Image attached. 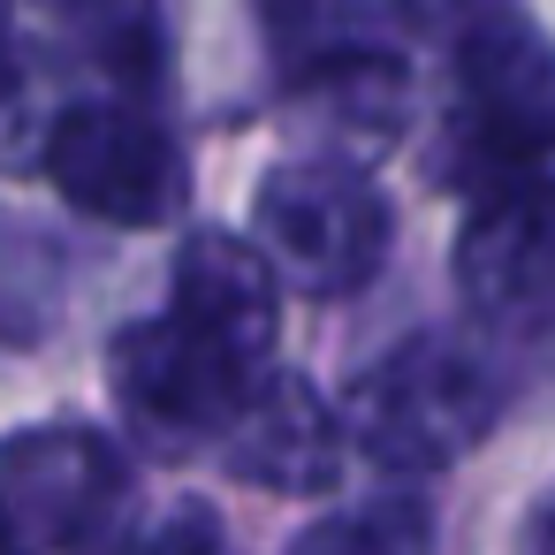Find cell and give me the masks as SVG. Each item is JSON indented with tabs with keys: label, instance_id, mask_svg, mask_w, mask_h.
<instances>
[{
	"label": "cell",
	"instance_id": "7c38bea8",
	"mask_svg": "<svg viewBox=\"0 0 555 555\" xmlns=\"http://www.w3.org/2000/svg\"><path fill=\"white\" fill-rule=\"evenodd\" d=\"M532 555H555V487H547V502L532 509Z\"/></svg>",
	"mask_w": 555,
	"mask_h": 555
},
{
	"label": "cell",
	"instance_id": "52a82bcc",
	"mask_svg": "<svg viewBox=\"0 0 555 555\" xmlns=\"http://www.w3.org/2000/svg\"><path fill=\"white\" fill-rule=\"evenodd\" d=\"M456 289L487 320H532L555 305V176H494L479 183L456 229Z\"/></svg>",
	"mask_w": 555,
	"mask_h": 555
},
{
	"label": "cell",
	"instance_id": "277c9868",
	"mask_svg": "<svg viewBox=\"0 0 555 555\" xmlns=\"http://www.w3.org/2000/svg\"><path fill=\"white\" fill-rule=\"evenodd\" d=\"M456 168L532 176L555 160V39L525 9L456 16Z\"/></svg>",
	"mask_w": 555,
	"mask_h": 555
},
{
	"label": "cell",
	"instance_id": "8fae6325",
	"mask_svg": "<svg viewBox=\"0 0 555 555\" xmlns=\"http://www.w3.org/2000/svg\"><path fill=\"white\" fill-rule=\"evenodd\" d=\"M130 555H229V532H221V517L206 502H176Z\"/></svg>",
	"mask_w": 555,
	"mask_h": 555
},
{
	"label": "cell",
	"instance_id": "ba28073f",
	"mask_svg": "<svg viewBox=\"0 0 555 555\" xmlns=\"http://www.w3.org/2000/svg\"><path fill=\"white\" fill-rule=\"evenodd\" d=\"M221 472L244 479V487H267V494H327L335 472H343V426L327 411V396L274 365L267 380H251V396L236 403L229 434H221Z\"/></svg>",
	"mask_w": 555,
	"mask_h": 555
},
{
	"label": "cell",
	"instance_id": "8992f818",
	"mask_svg": "<svg viewBox=\"0 0 555 555\" xmlns=\"http://www.w3.org/2000/svg\"><path fill=\"white\" fill-rule=\"evenodd\" d=\"M39 168L62 191V206H77L100 229H160V221H176V206L191 191L183 145L138 100L62 107L47 145H39Z\"/></svg>",
	"mask_w": 555,
	"mask_h": 555
},
{
	"label": "cell",
	"instance_id": "5b68a950",
	"mask_svg": "<svg viewBox=\"0 0 555 555\" xmlns=\"http://www.w3.org/2000/svg\"><path fill=\"white\" fill-rule=\"evenodd\" d=\"M251 380H267V373L236 365L221 343H206L176 312L130 320L107 343V396H115L130 441L145 456H168V464L221 449V434H229L236 403L251 396Z\"/></svg>",
	"mask_w": 555,
	"mask_h": 555
},
{
	"label": "cell",
	"instance_id": "9c48e42d",
	"mask_svg": "<svg viewBox=\"0 0 555 555\" xmlns=\"http://www.w3.org/2000/svg\"><path fill=\"white\" fill-rule=\"evenodd\" d=\"M168 312L183 327H198L206 343H221L236 365L274 373V335H282V282L267 274V259L236 236V229H198L176 251L168 274Z\"/></svg>",
	"mask_w": 555,
	"mask_h": 555
},
{
	"label": "cell",
	"instance_id": "3957f363",
	"mask_svg": "<svg viewBox=\"0 0 555 555\" xmlns=\"http://www.w3.org/2000/svg\"><path fill=\"white\" fill-rule=\"evenodd\" d=\"M0 555H130V464L100 426L47 418L0 441Z\"/></svg>",
	"mask_w": 555,
	"mask_h": 555
},
{
	"label": "cell",
	"instance_id": "7a4b0ae2",
	"mask_svg": "<svg viewBox=\"0 0 555 555\" xmlns=\"http://www.w3.org/2000/svg\"><path fill=\"white\" fill-rule=\"evenodd\" d=\"M396 214L380 198V183L343 160V153H297L274 160L251 191V251L267 259L274 282L305 289V297H358L380 259H388Z\"/></svg>",
	"mask_w": 555,
	"mask_h": 555
},
{
	"label": "cell",
	"instance_id": "30bf717a",
	"mask_svg": "<svg viewBox=\"0 0 555 555\" xmlns=\"http://www.w3.org/2000/svg\"><path fill=\"white\" fill-rule=\"evenodd\" d=\"M289 555H434V509L411 487H380L312 517L289 540Z\"/></svg>",
	"mask_w": 555,
	"mask_h": 555
},
{
	"label": "cell",
	"instance_id": "6da1fadb",
	"mask_svg": "<svg viewBox=\"0 0 555 555\" xmlns=\"http://www.w3.org/2000/svg\"><path fill=\"white\" fill-rule=\"evenodd\" d=\"M502 418V380L449 335H403L335 403L343 449L388 479H426L464 464Z\"/></svg>",
	"mask_w": 555,
	"mask_h": 555
},
{
	"label": "cell",
	"instance_id": "4fadbf2b",
	"mask_svg": "<svg viewBox=\"0 0 555 555\" xmlns=\"http://www.w3.org/2000/svg\"><path fill=\"white\" fill-rule=\"evenodd\" d=\"M9 92H16V62H9V24H0V107H9Z\"/></svg>",
	"mask_w": 555,
	"mask_h": 555
}]
</instances>
